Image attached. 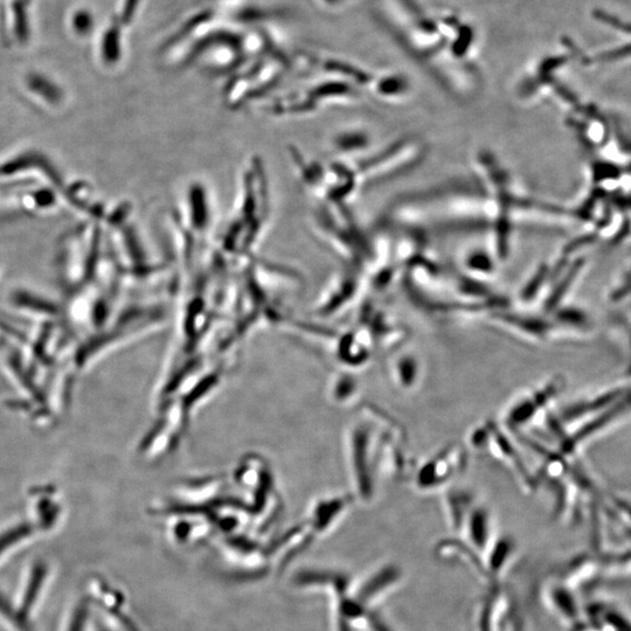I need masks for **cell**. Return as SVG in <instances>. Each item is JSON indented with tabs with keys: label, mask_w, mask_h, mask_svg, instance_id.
I'll use <instances>...</instances> for the list:
<instances>
[{
	"label": "cell",
	"mask_w": 631,
	"mask_h": 631,
	"mask_svg": "<svg viewBox=\"0 0 631 631\" xmlns=\"http://www.w3.org/2000/svg\"><path fill=\"white\" fill-rule=\"evenodd\" d=\"M471 545L476 550L484 552L488 549L490 539V517L484 508L471 509L464 522Z\"/></svg>",
	"instance_id": "8"
},
{
	"label": "cell",
	"mask_w": 631,
	"mask_h": 631,
	"mask_svg": "<svg viewBox=\"0 0 631 631\" xmlns=\"http://www.w3.org/2000/svg\"><path fill=\"white\" fill-rule=\"evenodd\" d=\"M30 86L34 92L47 97L48 100L57 102L60 97L58 88H55L50 81H46V79L41 78L39 75L33 76V78L30 79Z\"/></svg>",
	"instance_id": "13"
},
{
	"label": "cell",
	"mask_w": 631,
	"mask_h": 631,
	"mask_svg": "<svg viewBox=\"0 0 631 631\" xmlns=\"http://www.w3.org/2000/svg\"><path fill=\"white\" fill-rule=\"evenodd\" d=\"M15 15H16V30L18 37L22 39H26L27 37V16H26V8L25 4L22 0H19L15 4Z\"/></svg>",
	"instance_id": "15"
},
{
	"label": "cell",
	"mask_w": 631,
	"mask_h": 631,
	"mask_svg": "<svg viewBox=\"0 0 631 631\" xmlns=\"http://www.w3.org/2000/svg\"><path fill=\"white\" fill-rule=\"evenodd\" d=\"M74 29L80 33L87 32L90 27V18L87 13H78L73 19Z\"/></svg>",
	"instance_id": "16"
},
{
	"label": "cell",
	"mask_w": 631,
	"mask_h": 631,
	"mask_svg": "<svg viewBox=\"0 0 631 631\" xmlns=\"http://www.w3.org/2000/svg\"><path fill=\"white\" fill-rule=\"evenodd\" d=\"M379 422L372 425L364 419L355 422L349 432L348 453L350 470L357 494L364 502L371 501L376 483V470L380 464L381 449L387 431Z\"/></svg>",
	"instance_id": "1"
},
{
	"label": "cell",
	"mask_w": 631,
	"mask_h": 631,
	"mask_svg": "<svg viewBox=\"0 0 631 631\" xmlns=\"http://www.w3.org/2000/svg\"><path fill=\"white\" fill-rule=\"evenodd\" d=\"M400 579L401 572L398 567L391 565L381 568L360 588L357 601L365 607L373 601L376 602L399 584Z\"/></svg>",
	"instance_id": "7"
},
{
	"label": "cell",
	"mask_w": 631,
	"mask_h": 631,
	"mask_svg": "<svg viewBox=\"0 0 631 631\" xmlns=\"http://www.w3.org/2000/svg\"><path fill=\"white\" fill-rule=\"evenodd\" d=\"M596 20L616 37L615 44L594 52L595 65H631V20L607 10L595 12Z\"/></svg>",
	"instance_id": "3"
},
{
	"label": "cell",
	"mask_w": 631,
	"mask_h": 631,
	"mask_svg": "<svg viewBox=\"0 0 631 631\" xmlns=\"http://www.w3.org/2000/svg\"><path fill=\"white\" fill-rule=\"evenodd\" d=\"M575 108L577 110L571 117V126L575 135L589 155L599 154L619 135L621 131L619 126L613 117L594 104H580L579 106L577 103Z\"/></svg>",
	"instance_id": "2"
},
{
	"label": "cell",
	"mask_w": 631,
	"mask_h": 631,
	"mask_svg": "<svg viewBox=\"0 0 631 631\" xmlns=\"http://www.w3.org/2000/svg\"><path fill=\"white\" fill-rule=\"evenodd\" d=\"M446 509L450 526L454 530H462L464 522L471 510V498L464 491L448 492L446 498Z\"/></svg>",
	"instance_id": "10"
},
{
	"label": "cell",
	"mask_w": 631,
	"mask_h": 631,
	"mask_svg": "<svg viewBox=\"0 0 631 631\" xmlns=\"http://www.w3.org/2000/svg\"><path fill=\"white\" fill-rule=\"evenodd\" d=\"M358 393V385L355 379L349 376H342L338 378L335 385V397L341 401H348L356 397Z\"/></svg>",
	"instance_id": "12"
},
{
	"label": "cell",
	"mask_w": 631,
	"mask_h": 631,
	"mask_svg": "<svg viewBox=\"0 0 631 631\" xmlns=\"http://www.w3.org/2000/svg\"><path fill=\"white\" fill-rule=\"evenodd\" d=\"M631 295V263L629 267L624 270V273L621 276V279L617 281L616 286L613 290L612 297L616 301L623 300Z\"/></svg>",
	"instance_id": "14"
},
{
	"label": "cell",
	"mask_w": 631,
	"mask_h": 631,
	"mask_svg": "<svg viewBox=\"0 0 631 631\" xmlns=\"http://www.w3.org/2000/svg\"><path fill=\"white\" fill-rule=\"evenodd\" d=\"M561 388V380L554 379L551 383L540 387V390L523 395L513 402L505 414V425L515 431L530 424L536 416L544 411L550 401L556 397Z\"/></svg>",
	"instance_id": "5"
},
{
	"label": "cell",
	"mask_w": 631,
	"mask_h": 631,
	"mask_svg": "<svg viewBox=\"0 0 631 631\" xmlns=\"http://www.w3.org/2000/svg\"><path fill=\"white\" fill-rule=\"evenodd\" d=\"M513 553V544L510 538L503 537L492 547L487 559V571L490 578L498 577L508 565Z\"/></svg>",
	"instance_id": "11"
},
{
	"label": "cell",
	"mask_w": 631,
	"mask_h": 631,
	"mask_svg": "<svg viewBox=\"0 0 631 631\" xmlns=\"http://www.w3.org/2000/svg\"><path fill=\"white\" fill-rule=\"evenodd\" d=\"M489 434L487 447L490 448L492 455L497 457L499 461L504 462L512 471H515L517 480L525 489H535V482H532L528 469L524 462L520 459L515 447L508 438L503 434L492 422H488ZM513 473V474H515Z\"/></svg>",
	"instance_id": "6"
},
{
	"label": "cell",
	"mask_w": 631,
	"mask_h": 631,
	"mask_svg": "<svg viewBox=\"0 0 631 631\" xmlns=\"http://www.w3.org/2000/svg\"><path fill=\"white\" fill-rule=\"evenodd\" d=\"M466 454L459 446H450L425 462L416 474V485L420 490H435L462 473L466 467Z\"/></svg>",
	"instance_id": "4"
},
{
	"label": "cell",
	"mask_w": 631,
	"mask_h": 631,
	"mask_svg": "<svg viewBox=\"0 0 631 631\" xmlns=\"http://www.w3.org/2000/svg\"><path fill=\"white\" fill-rule=\"evenodd\" d=\"M393 378L401 390L411 391L421 379V364L413 355H402L392 366Z\"/></svg>",
	"instance_id": "9"
}]
</instances>
